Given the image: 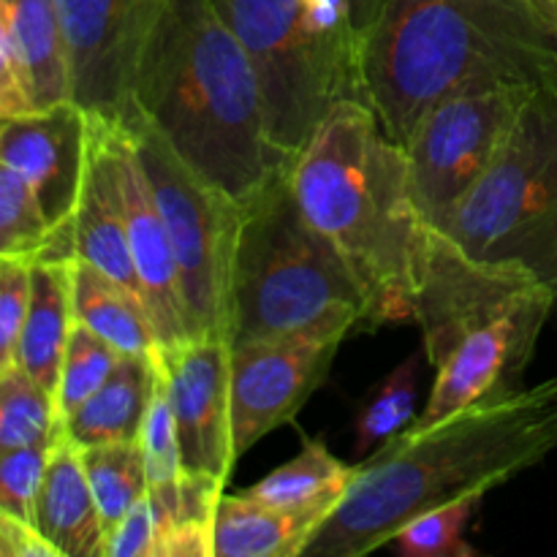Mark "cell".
<instances>
[{
    "label": "cell",
    "instance_id": "ac0fdd59",
    "mask_svg": "<svg viewBox=\"0 0 557 557\" xmlns=\"http://www.w3.org/2000/svg\"><path fill=\"white\" fill-rule=\"evenodd\" d=\"M71 264L74 259H52V256L33 259L30 302L16 348V364L52 395L58 392L65 343L76 324Z\"/></svg>",
    "mask_w": 557,
    "mask_h": 557
},
{
    "label": "cell",
    "instance_id": "836d02e7",
    "mask_svg": "<svg viewBox=\"0 0 557 557\" xmlns=\"http://www.w3.org/2000/svg\"><path fill=\"white\" fill-rule=\"evenodd\" d=\"M30 112H36V107H33L25 74H22V65L16 60L9 36L0 27V120L22 117V114Z\"/></svg>",
    "mask_w": 557,
    "mask_h": 557
},
{
    "label": "cell",
    "instance_id": "d6986e66",
    "mask_svg": "<svg viewBox=\"0 0 557 557\" xmlns=\"http://www.w3.org/2000/svg\"><path fill=\"white\" fill-rule=\"evenodd\" d=\"M158 375V348L152 354H125L112 379L63 422V435L74 446L139 441Z\"/></svg>",
    "mask_w": 557,
    "mask_h": 557
},
{
    "label": "cell",
    "instance_id": "4316f807",
    "mask_svg": "<svg viewBox=\"0 0 557 557\" xmlns=\"http://www.w3.org/2000/svg\"><path fill=\"white\" fill-rule=\"evenodd\" d=\"M479 504V495H468L419 511L397 528L389 547L408 557H473L476 549L466 542V531L476 517Z\"/></svg>",
    "mask_w": 557,
    "mask_h": 557
},
{
    "label": "cell",
    "instance_id": "30bf717a",
    "mask_svg": "<svg viewBox=\"0 0 557 557\" xmlns=\"http://www.w3.org/2000/svg\"><path fill=\"white\" fill-rule=\"evenodd\" d=\"M539 87L490 85L451 92L428 109L403 145L413 205L430 228L487 174Z\"/></svg>",
    "mask_w": 557,
    "mask_h": 557
},
{
    "label": "cell",
    "instance_id": "484cf974",
    "mask_svg": "<svg viewBox=\"0 0 557 557\" xmlns=\"http://www.w3.org/2000/svg\"><path fill=\"white\" fill-rule=\"evenodd\" d=\"M63 438L58 400L20 364L0 375V455Z\"/></svg>",
    "mask_w": 557,
    "mask_h": 557
},
{
    "label": "cell",
    "instance_id": "5bb4252c",
    "mask_svg": "<svg viewBox=\"0 0 557 557\" xmlns=\"http://www.w3.org/2000/svg\"><path fill=\"white\" fill-rule=\"evenodd\" d=\"M158 362L166 375L183 468L226 484L237 462L232 446V343L188 337L158 346Z\"/></svg>",
    "mask_w": 557,
    "mask_h": 557
},
{
    "label": "cell",
    "instance_id": "d4e9b609",
    "mask_svg": "<svg viewBox=\"0 0 557 557\" xmlns=\"http://www.w3.org/2000/svg\"><path fill=\"white\" fill-rule=\"evenodd\" d=\"M424 348L403 359L384 379V384L362 403L354 422V451L359 457L373 455L379 446L411 428L419 408V384H422Z\"/></svg>",
    "mask_w": 557,
    "mask_h": 557
},
{
    "label": "cell",
    "instance_id": "52a82bcc",
    "mask_svg": "<svg viewBox=\"0 0 557 557\" xmlns=\"http://www.w3.org/2000/svg\"><path fill=\"white\" fill-rule=\"evenodd\" d=\"M243 44L270 139L297 158L326 114L362 101V38L348 0H212Z\"/></svg>",
    "mask_w": 557,
    "mask_h": 557
},
{
    "label": "cell",
    "instance_id": "6da1fadb",
    "mask_svg": "<svg viewBox=\"0 0 557 557\" xmlns=\"http://www.w3.org/2000/svg\"><path fill=\"white\" fill-rule=\"evenodd\" d=\"M557 449V379L408 428L354 466L337 509L302 557H359L389 547L397 528L446 500L484 495Z\"/></svg>",
    "mask_w": 557,
    "mask_h": 557
},
{
    "label": "cell",
    "instance_id": "8fae6325",
    "mask_svg": "<svg viewBox=\"0 0 557 557\" xmlns=\"http://www.w3.org/2000/svg\"><path fill=\"white\" fill-rule=\"evenodd\" d=\"M166 0H54L69 49L71 101L90 117L128 125L139 114L134 74Z\"/></svg>",
    "mask_w": 557,
    "mask_h": 557
},
{
    "label": "cell",
    "instance_id": "2e32d148",
    "mask_svg": "<svg viewBox=\"0 0 557 557\" xmlns=\"http://www.w3.org/2000/svg\"><path fill=\"white\" fill-rule=\"evenodd\" d=\"M71 250H74V259L87 261L103 275L114 277L145 302L139 275H136L134 259H131L123 205H120L112 156V125L101 117H90L85 177H82L79 201H76L74 218H71Z\"/></svg>",
    "mask_w": 557,
    "mask_h": 557
},
{
    "label": "cell",
    "instance_id": "1f68e13d",
    "mask_svg": "<svg viewBox=\"0 0 557 557\" xmlns=\"http://www.w3.org/2000/svg\"><path fill=\"white\" fill-rule=\"evenodd\" d=\"M33 259H0V375L16 364L27 302H30Z\"/></svg>",
    "mask_w": 557,
    "mask_h": 557
},
{
    "label": "cell",
    "instance_id": "9c48e42d",
    "mask_svg": "<svg viewBox=\"0 0 557 557\" xmlns=\"http://www.w3.org/2000/svg\"><path fill=\"white\" fill-rule=\"evenodd\" d=\"M123 128L134 141L177 259L190 337L228 341L232 272L243 205L183 161L141 112Z\"/></svg>",
    "mask_w": 557,
    "mask_h": 557
},
{
    "label": "cell",
    "instance_id": "7c38bea8",
    "mask_svg": "<svg viewBox=\"0 0 557 557\" xmlns=\"http://www.w3.org/2000/svg\"><path fill=\"white\" fill-rule=\"evenodd\" d=\"M348 332H308L232 346V446L243 457L294 422L330 375Z\"/></svg>",
    "mask_w": 557,
    "mask_h": 557
},
{
    "label": "cell",
    "instance_id": "74e56055",
    "mask_svg": "<svg viewBox=\"0 0 557 557\" xmlns=\"http://www.w3.org/2000/svg\"><path fill=\"white\" fill-rule=\"evenodd\" d=\"M553 3H555V5H557V0H553Z\"/></svg>",
    "mask_w": 557,
    "mask_h": 557
},
{
    "label": "cell",
    "instance_id": "7402d4cb",
    "mask_svg": "<svg viewBox=\"0 0 557 557\" xmlns=\"http://www.w3.org/2000/svg\"><path fill=\"white\" fill-rule=\"evenodd\" d=\"M71 288H74V321L96 332L98 337L117 346L123 354H152L158 335L147 315L145 302L134 292L103 275L87 261L74 259L71 264Z\"/></svg>",
    "mask_w": 557,
    "mask_h": 557
},
{
    "label": "cell",
    "instance_id": "277c9868",
    "mask_svg": "<svg viewBox=\"0 0 557 557\" xmlns=\"http://www.w3.org/2000/svg\"><path fill=\"white\" fill-rule=\"evenodd\" d=\"M292 185L308 221L341 250L368 294V324H411L428 223L413 205L406 150L373 109H332L292 161Z\"/></svg>",
    "mask_w": 557,
    "mask_h": 557
},
{
    "label": "cell",
    "instance_id": "d590c367",
    "mask_svg": "<svg viewBox=\"0 0 557 557\" xmlns=\"http://www.w3.org/2000/svg\"><path fill=\"white\" fill-rule=\"evenodd\" d=\"M386 5H389V0H348V9H351V20L359 38L368 36V30L381 20Z\"/></svg>",
    "mask_w": 557,
    "mask_h": 557
},
{
    "label": "cell",
    "instance_id": "4dcf8cb0",
    "mask_svg": "<svg viewBox=\"0 0 557 557\" xmlns=\"http://www.w3.org/2000/svg\"><path fill=\"white\" fill-rule=\"evenodd\" d=\"M54 444H36L0 455V515L36 528L38 490Z\"/></svg>",
    "mask_w": 557,
    "mask_h": 557
},
{
    "label": "cell",
    "instance_id": "83f0119b",
    "mask_svg": "<svg viewBox=\"0 0 557 557\" xmlns=\"http://www.w3.org/2000/svg\"><path fill=\"white\" fill-rule=\"evenodd\" d=\"M123 357L125 354L117 346L98 337L87 326L74 324L69 343H65L58 392H54V400H58V411L63 417V422L112 379V373L117 370Z\"/></svg>",
    "mask_w": 557,
    "mask_h": 557
},
{
    "label": "cell",
    "instance_id": "603a6c76",
    "mask_svg": "<svg viewBox=\"0 0 557 557\" xmlns=\"http://www.w3.org/2000/svg\"><path fill=\"white\" fill-rule=\"evenodd\" d=\"M351 479L354 466L337 460L321 438H308L294 460L283 462L245 493L283 511L330 517L346 495Z\"/></svg>",
    "mask_w": 557,
    "mask_h": 557
},
{
    "label": "cell",
    "instance_id": "44dd1931",
    "mask_svg": "<svg viewBox=\"0 0 557 557\" xmlns=\"http://www.w3.org/2000/svg\"><path fill=\"white\" fill-rule=\"evenodd\" d=\"M324 515L283 511L243 495H221L212 522L215 557H302Z\"/></svg>",
    "mask_w": 557,
    "mask_h": 557
},
{
    "label": "cell",
    "instance_id": "8992f818",
    "mask_svg": "<svg viewBox=\"0 0 557 557\" xmlns=\"http://www.w3.org/2000/svg\"><path fill=\"white\" fill-rule=\"evenodd\" d=\"M239 205L228 343L364 332L368 294L341 250L299 207L292 161Z\"/></svg>",
    "mask_w": 557,
    "mask_h": 557
},
{
    "label": "cell",
    "instance_id": "cb8c5ba5",
    "mask_svg": "<svg viewBox=\"0 0 557 557\" xmlns=\"http://www.w3.org/2000/svg\"><path fill=\"white\" fill-rule=\"evenodd\" d=\"M87 482L107 533L150 493L145 455L139 441L125 444H98L79 449Z\"/></svg>",
    "mask_w": 557,
    "mask_h": 557
},
{
    "label": "cell",
    "instance_id": "ba28073f",
    "mask_svg": "<svg viewBox=\"0 0 557 557\" xmlns=\"http://www.w3.org/2000/svg\"><path fill=\"white\" fill-rule=\"evenodd\" d=\"M468 256L515 264L555 294L557 319V90L539 87L500 156L435 226Z\"/></svg>",
    "mask_w": 557,
    "mask_h": 557
},
{
    "label": "cell",
    "instance_id": "f546056e",
    "mask_svg": "<svg viewBox=\"0 0 557 557\" xmlns=\"http://www.w3.org/2000/svg\"><path fill=\"white\" fill-rule=\"evenodd\" d=\"M139 446H141V455H145L150 487L174 482V479L183 473L177 422H174L166 375H163L161 362H158V375H156V386H152L150 406H147L145 422H141Z\"/></svg>",
    "mask_w": 557,
    "mask_h": 557
},
{
    "label": "cell",
    "instance_id": "ffe728a7",
    "mask_svg": "<svg viewBox=\"0 0 557 557\" xmlns=\"http://www.w3.org/2000/svg\"><path fill=\"white\" fill-rule=\"evenodd\" d=\"M0 27L14 47L36 112L71 101L69 49L54 0H0Z\"/></svg>",
    "mask_w": 557,
    "mask_h": 557
},
{
    "label": "cell",
    "instance_id": "e575fe53",
    "mask_svg": "<svg viewBox=\"0 0 557 557\" xmlns=\"http://www.w3.org/2000/svg\"><path fill=\"white\" fill-rule=\"evenodd\" d=\"M0 544L5 557H60L36 528L9 515H0Z\"/></svg>",
    "mask_w": 557,
    "mask_h": 557
},
{
    "label": "cell",
    "instance_id": "9a60e30c",
    "mask_svg": "<svg viewBox=\"0 0 557 557\" xmlns=\"http://www.w3.org/2000/svg\"><path fill=\"white\" fill-rule=\"evenodd\" d=\"M112 156L131 259H134L141 294H145L147 315L158 335V346H174L190 337L177 259H174L163 218L136 158L134 141L123 125H112Z\"/></svg>",
    "mask_w": 557,
    "mask_h": 557
},
{
    "label": "cell",
    "instance_id": "7a4b0ae2",
    "mask_svg": "<svg viewBox=\"0 0 557 557\" xmlns=\"http://www.w3.org/2000/svg\"><path fill=\"white\" fill-rule=\"evenodd\" d=\"M490 85L557 90L553 0H389L362 38L364 103L400 147L441 98Z\"/></svg>",
    "mask_w": 557,
    "mask_h": 557
},
{
    "label": "cell",
    "instance_id": "4fadbf2b",
    "mask_svg": "<svg viewBox=\"0 0 557 557\" xmlns=\"http://www.w3.org/2000/svg\"><path fill=\"white\" fill-rule=\"evenodd\" d=\"M90 117L74 101L0 120V163L33 188L54 239L44 256L74 259L71 218L79 201Z\"/></svg>",
    "mask_w": 557,
    "mask_h": 557
},
{
    "label": "cell",
    "instance_id": "e0dca14e",
    "mask_svg": "<svg viewBox=\"0 0 557 557\" xmlns=\"http://www.w3.org/2000/svg\"><path fill=\"white\" fill-rule=\"evenodd\" d=\"M36 531L60 557H103L107 528L92 498L79 446L65 435L52 446L38 490Z\"/></svg>",
    "mask_w": 557,
    "mask_h": 557
},
{
    "label": "cell",
    "instance_id": "f1b7e54d",
    "mask_svg": "<svg viewBox=\"0 0 557 557\" xmlns=\"http://www.w3.org/2000/svg\"><path fill=\"white\" fill-rule=\"evenodd\" d=\"M52 239L54 234L30 185L0 163V259H38L47 253Z\"/></svg>",
    "mask_w": 557,
    "mask_h": 557
},
{
    "label": "cell",
    "instance_id": "5b68a950",
    "mask_svg": "<svg viewBox=\"0 0 557 557\" xmlns=\"http://www.w3.org/2000/svg\"><path fill=\"white\" fill-rule=\"evenodd\" d=\"M555 294L515 264H490L428 228L413 292V324L435 381L411 428L522 389Z\"/></svg>",
    "mask_w": 557,
    "mask_h": 557
},
{
    "label": "cell",
    "instance_id": "3957f363",
    "mask_svg": "<svg viewBox=\"0 0 557 557\" xmlns=\"http://www.w3.org/2000/svg\"><path fill=\"white\" fill-rule=\"evenodd\" d=\"M134 103L183 161L237 201L294 158L270 139L243 44L212 0H166L141 47Z\"/></svg>",
    "mask_w": 557,
    "mask_h": 557
},
{
    "label": "cell",
    "instance_id": "8d00e7d4",
    "mask_svg": "<svg viewBox=\"0 0 557 557\" xmlns=\"http://www.w3.org/2000/svg\"><path fill=\"white\" fill-rule=\"evenodd\" d=\"M0 557H5V555H3V544H0Z\"/></svg>",
    "mask_w": 557,
    "mask_h": 557
},
{
    "label": "cell",
    "instance_id": "d6a6232c",
    "mask_svg": "<svg viewBox=\"0 0 557 557\" xmlns=\"http://www.w3.org/2000/svg\"><path fill=\"white\" fill-rule=\"evenodd\" d=\"M103 557H158V522L150 498H141L107 533Z\"/></svg>",
    "mask_w": 557,
    "mask_h": 557
}]
</instances>
